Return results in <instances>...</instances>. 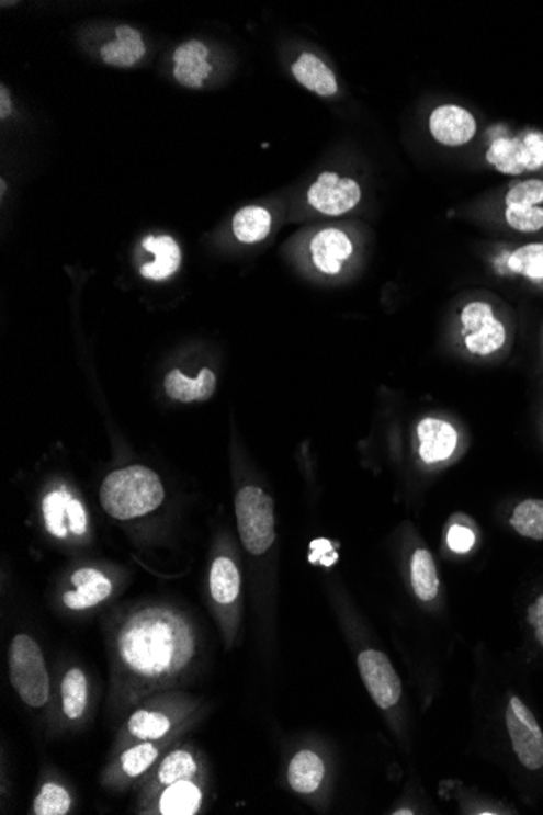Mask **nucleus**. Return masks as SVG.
I'll use <instances>...</instances> for the list:
<instances>
[{"label": "nucleus", "mask_w": 543, "mask_h": 815, "mask_svg": "<svg viewBox=\"0 0 543 815\" xmlns=\"http://www.w3.org/2000/svg\"><path fill=\"white\" fill-rule=\"evenodd\" d=\"M108 710L127 715L160 690L180 689L201 669L204 636L194 618L161 602L113 615L106 626Z\"/></svg>", "instance_id": "obj_1"}, {"label": "nucleus", "mask_w": 543, "mask_h": 815, "mask_svg": "<svg viewBox=\"0 0 543 815\" xmlns=\"http://www.w3.org/2000/svg\"><path fill=\"white\" fill-rule=\"evenodd\" d=\"M205 716L201 699L180 689L160 690L137 703L114 736L110 756L142 740L185 736Z\"/></svg>", "instance_id": "obj_2"}, {"label": "nucleus", "mask_w": 543, "mask_h": 815, "mask_svg": "<svg viewBox=\"0 0 543 815\" xmlns=\"http://www.w3.org/2000/svg\"><path fill=\"white\" fill-rule=\"evenodd\" d=\"M100 501L114 520H136L163 505L165 487L158 474L148 467H123L103 480Z\"/></svg>", "instance_id": "obj_3"}, {"label": "nucleus", "mask_w": 543, "mask_h": 815, "mask_svg": "<svg viewBox=\"0 0 543 815\" xmlns=\"http://www.w3.org/2000/svg\"><path fill=\"white\" fill-rule=\"evenodd\" d=\"M10 686L33 710L45 709L50 700V679L42 646L29 633H16L9 645Z\"/></svg>", "instance_id": "obj_4"}, {"label": "nucleus", "mask_w": 543, "mask_h": 815, "mask_svg": "<svg viewBox=\"0 0 543 815\" xmlns=\"http://www.w3.org/2000/svg\"><path fill=\"white\" fill-rule=\"evenodd\" d=\"M185 736H170L160 740H142L124 747L120 752L108 757V763L100 773V784L113 793L136 790L137 784L158 766L171 747Z\"/></svg>", "instance_id": "obj_5"}, {"label": "nucleus", "mask_w": 543, "mask_h": 815, "mask_svg": "<svg viewBox=\"0 0 543 815\" xmlns=\"http://www.w3.org/2000/svg\"><path fill=\"white\" fill-rule=\"evenodd\" d=\"M236 523L246 551L262 555L275 542V514L273 500L258 485L239 488L235 498Z\"/></svg>", "instance_id": "obj_6"}, {"label": "nucleus", "mask_w": 543, "mask_h": 815, "mask_svg": "<svg viewBox=\"0 0 543 815\" xmlns=\"http://www.w3.org/2000/svg\"><path fill=\"white\" fill-rule=\"evenodd\" d=\"M459 339L462 349L472 356L495 355L508 340L506 326L495 315L488 302H468L459 313Z\"/></svg>", "instance_id": "obj_7"}, {"label": "nucleus", "mask_w": 543, "mask_h": 815, "mask_svg": "<svg viewBox=\"0 0 543 815\" xmlns=\"http://www.w3.org/2000/svg\"><path fill=\"white\" fill-rule=\"evenodd\" d=\"M208 778L207 762L201 750L194 744L180 743L168 750L167 756L158 762V766L137 784V801L148 800L163 788L180 783L184 780H197Z\"/></svg>", "instance_id": "obj_8"}, {"label": "nucleus", "mask_w": 543, "mask_h": 815, "mask_svg": "<svg viewBox=\"0 0 543 815\" xmlns=\"http://www.w3.org/2000/svg\"><path fill=\"white\" fill-rule=\"evenodd\" d=\"M208 595L215 608V621L220 624L227 648L235 642L239 618L236 614L241 598V574L228 555H218L208 574Z\"/></svg>", "instance_id": "obj_9"}, {"label": "nucleus", "mask_w": 543, "mask_h": 815, "mask_svg": "<svg viewBox=\"0 0 543 815\" xmlns=\"http://www.w3.org/2000/svg\"><path fill=\"white\" fill-rule=\"evenodd\" d=\"M46 531L60 541L83 537L89 532V514L82 501L66 487L53 488L43 498Z\"/></svg>", "instance_id": "obj_10"}, {"label": "nucleus", "mask_w": 543, "mask_h": 815, "mask_svg": "<svg viewBox=\"0 0 543 815\" xmlns=\"http://www.w3.org/2000/svg\"><path fill=\"white\" fill-rule=\"evenodd\" d=\"M505 720L512 749L519 762L529 770H541L543 767V731L531 710L519 697H512L506 709Z\"/></svg>", "instance_id": "obj_11"}, {"label": "nucleus", "mask_w": 543, "mask_h": 815, "mask_svg": "<svg viewBox=\"0 0 543 815\" xmlns=\"http://www.w3.org/2000/svg\"><path fill=\"white\" fill-rule=\"evenodd\" d=\"M208 778L184 780L158 791L148 800L136 803V814L195 815L204 810L207 800Z\"/></svg>", "instance_id": "obj_12"}, {"label": "nucleus", "mask_w": 543, "mask_h": 815, "mask_svg": "<svg viewBox=\"0 0 543 815\" xmlns=\"http://www.w3.org/2000/svg\"><path fill=\"white\" fill-rule=\"evenodd\" d=\"M415 440H417V453L421 463L427 466H437V464L453 460L461 443V433L453 420L440 416H427L418 420Z\"/></svg>", "instance_id": "obj_13"}, {"label": "nucleus", "mask_w": 543, "mask_h": 815, "mask_svg": "<svg viewBox=\"0 0 543 815\" xmlns=\"http://www.w3.org/2000/svg\"><path fill=\"white\" fill-rule=\"evenodd\" d=\"M362 201V188L352 178L326 171L319 174L308 190V202L319 214L339 217L355 208Z\"/></svg>", "instance_id": "obj_14"}, {"label": "nucleus", "mask_w": 543, "mask_h": 815, "mask_svg": "<svg viewBox=\"0 0 543 815\" xmlns=\"http://www.w3.org/2000/svg\"><path fill=\"white\" fill-rule=\"evenodd\" d=\"M359 671L371 699L380 709H393L399 702L403 682L384 653L364 649L359 655Z\"/></svg>", "instance_id": "obj_15"}, {"label": "nucleus", "mask_w": 543, "mask_h": 815, "mask_svg": "<svg viewBox=\"0 0 543 815\" xmlns=\"http://www.w3.org/2000/svg\"><path fill=\"white\" fill-rule=\"evenodd\" d=\"M114 582L110 576L93 567H83L70 576V588L60 595V604L67 612L83 614L106 602L113 596Z\"/></svg>", "instance_id": "obj_16"}, {"label": "nucleus", "mask_w": 543, "mask_h": 815, "mask_svg": "<svg viewBox=\"0 0 543 815\" xmlns=\"http://www.w3.org/2000/svg\"><path fill=\"white\" fill-rule=\"evenodd\" d=\"M60 718L77 729L86 723L90 712L91 683L89 673L80 666L67 669L59 682Z\"/></svg>", "instance_id": "obj_17"}, {"label": "nucleus", "mask_w": 543, "mask_h": 815, "mask_svg": "<svg viewBox=\"0 0 543 815\" xmlns=\"http://www.w3.org/2000/svg\"><path fill=\"white\" fill-rule=\"evenodd\" d=\"M431 136L446 147H461L471 143L477 133V121L471 111L455 104H443L430 114L428 121Z\"/></svg>", "instance_id": "obj_18"}, {"label": "nucleus", "mask_w": 543, "mask_h": 815, "mask_svg": "<svg viewBox=\"0 0 543 815\" xmlns=\"http://www.w3.org/2000/svg\"><path fill=\"white\" fill-rule=\"evenodd\" d=\"M353 242L339 228H324L309 242L313 265L324 275H337L353 256Z\"/></svg>", "instance_id": "obj_19"}, {"label": "nucleus", "mask_w": 543, "mask_h": 815, "mask_svg": "<svg viewBox=\"0 0 543 815\" xmlns=\"http://www.w3.org/2000/svg\"><path fill=\"white\" fill-rule=\"evenodd\" d=\"M208 49L204 43L188 42L174 50V79L188 89H202L212 73L207 63Z\"/></svg>", "instance_id": "obj_20"}, {"label": "nucleus", "mask_w": 543, "mask_h": 815, "mask_svg": "<svg viewBox=\"0 0 543 815\" xmlns=\"http://www.w3.org/2000/svg\"><path fill=\"white\" fill-rule=\"evenodd\" d=\"M142 246L155 258L140 268V274L148 281H167L180 271L181 249L173 238L147 237L142 241Z\"/></svg>", "instance_id": "obj_21"}, {"label": "nucleus", "mask_w": 543, "mask_h": 815, "mask_svg": "<svg viewBox=\"0 0 543 815\" xmlns=\"http://www.w3.org/2000/svg\"><path fill=\"white\" fill-rule=\"evenodd\" d=\"M217 387V376L212 370L202 369L197 378H188L180 370H171L165 378L167 396L178 403H202L211 399Z\"/></svg>", "instance_id": "obj_22"}, {"label": "nucleus", "mask_w": 543, "mask_h": 815, "mask_svg": "<svg viewBox=\"0 0 543 815\" xmlns=\"http://www.w3.org/2000/svg\"><path fill=\"white\" fill-rule=\"evenodd\" d=\"M293 76L309 92L319 97H333L339 92L336 76L332 70L316 57L315 54L303 53L292 66Z\"/></svg>", "instance_id": "obj_23"}, {"label": "nucleus", "mask_w": 543, "mask_h": 815, "mask_svg": "<svg viewBox=\"0 0 543 815\" xmlns=\"http://www.w3.org/2000/svg\"><path fill=\"white\" fill-rule=\"evenodd\" d=\"M326 767L323 759L313 750H299L292 762H290L286 778H289L290 788L298 794H313L319 790L323 783Z\"/></svg>", "instance_id": "obj_24"}, {"label": "nucleus", "mask_w": 543, "mask_h": 815, "mask_svg": "<svg viewBox=\"0 0 543 815\" xmlns=\"http://www.w3.org/2000/svg\"><path fill=\"white\" fill-rule=\"evenodd\" d=\"M147 53L140 32L127 25L116 29V42L108 43L101 48V59L113 67H133Z\"/></svg>", "instance_id": "obj_25"}, {"label": "nucleus", "mask_w": 543, "mask_h": 815, "mask_svg": "<svg viewBox=\"0 0 543 815\" xmlns=\"http://www.w3.org/2000/svg\"><path fill=\"white\" fill-rule=\"evenodd\" d=\"M411 588L420 601L431 602L440 592V576L428 548H417L410 558Z\"/></svg>", "instance_id": "obj_26"}, {"label": "nucleus", "mask_w": 543, "mask_h": 815, "mask_svg": "<svg viewBox=\"0 0 543 815\" xmlns=\"http://www.w3.org/2000/svg\"><path fill=\"white\" fill-rule=\"evenodd\" d=\"M272 215L261 205L242 207L233 218V234L245 245H256L271 235Z\"/></svg>", "instance_id": "obj_27"}, {"label": "nucleus", "mask_w": 543, "mask_h": 815, "mask_svg": "<svg viewBox=\"0 0 543 815\" xmlns=\"http://www.w3.org/2000/svg\"><path fill=\"white\" fill-rule=\"evenodd\" d=\"M487 161L502 174L518 177L525 170V151L522 137H499L488 147Z\"/></svg>", "instance_id": "obj_28"}, {"label": "nucleus", "mask_w": 543, "mask_h": 815, "mask_svg": "<svg viewBox=\"0 0 543 815\" xmlns=\"http://www.w3.org/2000/svg\"><path fill=\"white\" fill-rule=\"evenodd\" d=\"M72 807L73 797L69 788L59 781L47 780L33 800L32 814L67 815L70 814Z\"/></svg>", "instance_id": "obj_29"}, {"label": "nucleus", "mask_w": 543, "mask_h": 815, "mask_svg": "<svg viewBox=\"0 0 543 815\" xmlns=\"http://www.w3.org/2000/svg\"><path fill=\"white\" fill-rule=\"evenodd\" d=\"M509 523L522 537L543 541V500L529 498L521 501L512 511Z\"/></svg>", "instance_id": "obj_30"}, {"label": "nucleus", "mask_w": 543, "mask_h": 815, "mask_svg": "<svg viewBox=\"0 0 543 815\" xmlns=\"http://www.w3.org/2000/svg\"><path fill=\"white\" fill-rule=\"evenodd\" d=\"M509 271L534 281H543V242L521 246L509 254Z\"/></svg>", "instance_id": "obj_31"}, {"label": "nucleus", "mask_w": 543, "mask_h": 815, "mask_svg": "<svg viewBox=\"0 0 543 815\" xmlns=\"http://www.w3.org/2000/svg\"><path fill=\"white\" fill-rule=\"evenodd\" d=\"M505 218L512 230L522 234H532L543 228V208L538 205H506Z\"/></svg>", "instance_id": "obj_32"}, {"label": "nucleus", "mask_w": 543, "mask_h": 815, "mask_svg": "<svg viewBox=\"0 0 543 815\" xmlns=\"http://www.w3.org/2000/svg\"><path fill=\"white\" fill-rule=\"evenodd\" d=\"M543 202V181L528 180L514 184L505 197L506 205H539Z\"/></svg>", "instance_id": "obj_33"}, {"label": "nucleus", "mask_w": 543, "mask_h": 815, "mask_svg": "<svg viewBox=\"0 0 543 815\" xmlns=\"http://www.w3.org/2000/svg\"><path fill=\"white\" fill-rule=\"evenodd\" d=\"M525 151V170L538 171L543 167V134L528 133L522 137Z\"/></svg>", "instance_id": "obj_34"}, {"label": "nucleus", "mask_w": 543, "mask_h": 815, "mask_svg": "<svg viewBox=\"0 0 543 815\" xmlns=\"http://www.w3.org/2000/svg\"><path fill=\"white\" fill-rule=\"evenodd\" d=\"M448 545H450L451 551L457 552V554H467L475 545L474 531L462 527V524H454L448 531Z\"/></svg>", "instance_id": "obj_35"}, {"label": "nucleus", "mask_w": 543, "mask_h": 815, "mask_svg": "<svg viewBox=\"0 0 543 815\" xmlns=\"http://www.w3.org/2000/svg\"><path fill=\"white\" fill-rule=\"evenodd\" d=\"M529 622L535 626V638L543 646V595L529 608Z\"/></svg>", "instance_id": "obj_36"}, {"label": "nucleus", "mask_w": 543, "mask_h": 815, "mask_svg": "<svg viewBox=\"0 0 543 815\" xmlns=\"http://www.w3.org/2000/svg\"><path fill=\"white\" fill-rule=\"evenodd\" d=\"M0 93H2V97H0V117L5 120L12 113V103H10V97L7 93L5 87H0Z\"/></svg>", "instance_id": "obj_37"}, {"label": "nucleus", "mask_w": 543, "mask_h": 815, "mask_svg": "<svg viewBox=\"0 0 543 815\" xmlns=\"http://www.w3.org/2000/svg\"><path fill=\"white\" fill-rule=\"evenodd\" d=\"M394 814H407V815H410V814H414V813H411V811H397V813H394Z\"/></svg>", "instance_id": "obj_38"}]
</instances>
